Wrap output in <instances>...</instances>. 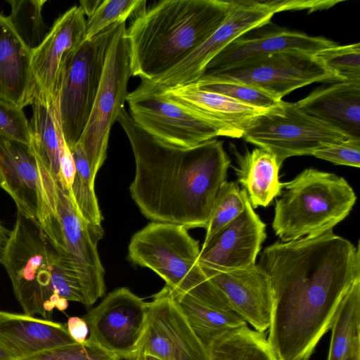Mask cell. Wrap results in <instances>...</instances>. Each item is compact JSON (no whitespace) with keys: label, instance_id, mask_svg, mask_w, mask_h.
I'll list each match as a JSON object with an SVG mask.
<instances>
[{"label":"cell","instance_id":"obj_1","mask_svg":"<svg viewBox=\"0 0 360 360\" xmlns=\"http://www.w3.org/2000/svg\"><path fill=\"white\" fill-rule=\"evenodd\" d=\"M359 245L329 231L276 242L257 264L267 275L272 305L268 342L278 360H309L338 308L360 279Z\"/></svg>","mask_w":360,"mask_h":360},{"label":"cell","instance_id":"obj_2","mask_svg":"<svg viewBox=\"0 0 360 360\" xmlns=\"http://www.w3.org/2000/svg\"><path fill=\"white\" fill-rule=\"evenodd\" d=\"M117 121L134 153L129 190L141 213L155 222L206 229L231 165L223 141L188 148L168 145L139 127L124 108Z\"/></svg>","mask_w":360,"mask_h":360},{"label":"cell","instance_id":"obj_3","mask_svg":"<svg viewBox=\"0 0 360 360\" xmlns=\"http://www.w3.org/2000/svg\"><path fill=\"white\" fill-rule=\"evenodd\" d=\"M233 0H164L126 30L132 76L148 82L173 68L223 23Z\"/></svg>","mask_w":360,"mask_h":360},{"label":"cell","instance_id":"obj_4","mask_svg":"<svg viewBox=\"0 0 360 360\" xmlns=\"http://www.w3.org/2000/svg\"><path fill=\"white\" fill-rule=\"evenodd\" d=\"M1 264L26 315L49 318L55 308L65 311L68 301L88 306L71 262L37 221L19 212L9 233Z\"/></svg>","mask_w":360,"mask_h":360},{"label":"cell","instance_id":"obj_5","mask_svg":"<svg viewBox=\"0 0 360 360\" xmlns=\"http://www.w3.org/2000/svg\"><path fill=\"white\" fill-rule=\"evenodd\" d=\"M272 227L282 242L332 231L349 214L356 196L347 180L314 168L283 183Z\"/></svg>","mask_w":360,"mask_h":360},{"label":"cell","instance_id":"obj_6","mask_svg":"<svg viewBox=\"0 0 360 360\" xmlns=\"http://www.w3.org/2000/svg\"><path fill=\"white\" fill-rule=\"evenodd\" d=\"M44 209L39 223L74 266L82 284L88 306L105 292L104 269L97 244L103 238L101 226L86 222L79 214L68 191L55 182L41 167Z\"/></svg>","mask_w":360,"mask_h":360},{"label":"cell","instance_id":"obj_7","mask_svg":"<svg viewBox=\"0 0 360 360\" xmlns=\"http://www.w3.org/2000/svg\"><path fill=\"white\" fill-rule=\"evenodd\" d=\"M200 251L184 226L153 221L131 237L128 257L156 273L172 292L186 293L207 278L198 263Z\"/></svg>","mask_w":360,"mask_h":360},{"label":"cell","instance_id":"obj_8","mask_svg":"<svg viewBox=\"0 0 360 360\" xmlns=\"http://www.w3.org/2000/svg\"><path fill=\"white\" fill-rule=\"evenodd\" d=\"M119 23L84 40L65 70L57 107L63 138L70 150L79 143L88 122L108 50Z\"/></svg>","mask_w":360,"mask_h":360},{"label":"cell","instance_id":"obj_9","mask_svg":"<svg viewBox=\"0 0 360 360\" xmlns=\"http://www.w3.org/2000/svg\"><path fill=\"white\" fill-rule=\"evenodd\" d=\"M126 30V22H120L108 50L90 117L79 141L95 177L106 159L111 128L129 94L127 85L132 75Z\"/></svg>","mask_w":360,"mask_h":360},{"label":"cell","instance_id":"obj_10","mask_svg":"<svg viewBox=\"0 0 360 360\" xmlns=\"http://www.w3.org/2000/svg\"><path fill=\"white\" fill-rule=\"evenodd\" d=\"M286 11H289L288 0H233L223 23L201 45L167 72L141 83L158 91L193 84L204 75L209 63L231 42L266 25L274 14Z\"/></svg>","mask_w":360,"mask_h":360},{"label":"cell","instance_id":"obj_11","mask_svg":"<svg viewBox=\"0 0 360 360\" xmlns=\"http://www.w3.org/2000/svg\"><path fill=\"white\" fill-rule=\"evenodd\" d=\"M243 138L273 154L279 166L290 157L312 155L321 148L348 139L301 111L295 103L283 100L257 117Z\"/></svg>","mask_w":360,"mask_h":360},{"label":"cell","instance_id":"obj_12","mask_svg":"<svg viewBox=\"0 0 360 360\" xmlns=\"http://www.w3.org/2000/svg\"><path fill=\"white\" fill-rule=\"evenodd\" d=\"M126 101L134 122L168 145L188 148L217 136H226L216 122L141 83L128 94Z\"/></svg>","mask_w":360,"mask_h":360},{"label":"cell","instance_id":"obj_13","mask_svg":"<svg viewBox=\"0 0 360 360\" xmlns=\"http://www.w3.org/2000/svg\"><path fill=\"white\" fill-rule=\"evenodd\" d=\"M199 80L242 83L259 89L278 101L291 91L314 82H340L314 55L297 50L276 52L204 75Z\"/></svg>","mask_w":360,"mask_h":360},{"label":"cell","instance_id":"obj_14","mask_svg":"<svg viewBox=\"0 0 360 360\" xmlns=\"http://www.w3.org/2000/svg\"><path fill=\"white\" fill-rule=\"evenodd\" d=\"M148 306L127 288L112 291L82 317L88 338L120 359L132 360L146 333Z\"/></svg>","mask_w":360,"mask_h":360},{"label":"cell","instance_id":"obj_15","mask_svg":"<svg viewBox=\"0 0 360 360\" xmlns=\"http://www.w3.org/2000/svg\"><path fill=\"white\" fill-rule=\"evenodd\" d=\"M142 342L146 355L159 360H209L166 285L148 302Z\"/></svg>","mask_w":360,"mask_h":360},{"label":"cell","instance_id":"obj_16","mask_svg":"<svg viewBox=\"0 0 360 360\" xmlns=\"http://www.w3.org/2000/svg\"><path fill=\"white\" fill-rule=\"evenodd\" d=\"M266 224L248 197L240 214L202 244L198 263L207 276L251 267L266 238Z\"/></svg>","mask_w":360,"mask_h":360},{"label":"cell","instance_id":"obj_17","mask_svg":"<svg viewBox=\"0 0 360 360\" xmlns=\"http://www.w3.org/2000/svg\"><path fill=\"white\" fill-rule=\"evenodd\" d=\"M85 15L74 6L58 18L41 44L32 51L31 70L35 93L57 101L68 63L84 41Z\"/></svg>","mask_w":360,"mask_h":360},{"label":"cell","instance_id":"obj_18","mask_svg":"<svg viewBox=\"0 0 360 360\" xmlns=\"http://www.w3.org/2000/svg\"><path fill=\"white\" fill-rule=\"evenodd\" d=\"M0 186L18 212L40 222L44 209L41 167L29 144L0 136Z\"/></svg>","mask_w":360,"mask_h":360},{"label":"cell","instance_id":"obj_19","mask_svg":"<svg viewBox=\"0 0 360 360\" xmlns=\"http://www.w3.org/2000/svg\"><path fill=\"white\" fill-rule=\"evenodd\" d=\"M171 293L207 351L216 339L247 324L208 278L186 293Z\"/></svg>","mask_w":360,"mask_h":360},{"label":"cell","instance_id":"obj_20","mask_svg":"<svg viewBox=\"0 0 360 360\" xmlns=\"http://www.w3.org/2000/svg\"><path fill=\"white\" fill-rule=\"evenodd\" d=\"M245 34L222 49L207 65L204 75L247 63L276 52L297 50L315 55L337 45L323 37H312L288 30L280 29L252 37Z\"/></svg>","mask_w":360,"mask_h":360},{"label":"cell","instance_id":"obj_21","mask_svg":"<svg viewBox=\"0 0 360 360\" xmlns=\"http://www.w3.org/2000/svg\"><path fill=\"white\" fill-rule=\"evenodd\" d=\"M207 276L246 323L258 332L269 329L272 305L271 285L267 275L257 264Z\"/></svg>","mask_w":360,"mask_h":360},{"label":"cell","instance_id":"obj_22","mask_svg":"<svg viewBox=\"0 0 360 360\" xmlns=\"http://www.w3.org/2000/svg\"><path fill=\"white\" fill-rule=\"evenodd\" d=\"M295 104L347 139L360 140V81L338 82L317 88Z\"/></svg>","mask_w":360,"mask_h":360},{"label":"cell","instance_id":"obj_23","mask_svg":"<svg viewBox=\"0 0 360 360\" xmlns=\"http://www.w3.org/2000/svg\"><path fill=\"white\" fill-rule=\"evenodd\" d=\"M0 342L18 360L75 342L65 323L0 311Z\"/></svg>","mask_w":360,"mask_h":360},{"label":"cell","instance_id":"obj_24","mask_svg":"<svg viewBox=\"0 0 360 360\" xmlns=\"http://www.w3.org/2000/svg\"><path fill=\"white\" fill-rule=\"evenodd\" d=\"M160 92L216 122L224 129L226 136L231 138L243 137L252 122L269 110L243 104L195 84Z\"/></svg>","mask_w":360,"mask_h":360},{"label":"cell","instance_id":"obj_25","mask_svg":"<svg viewBox=\"0 0 360 360\" xmlns=\"http://www.w3.org/2000/svg\"><path fill=\"white\" fill-rule=\"evenodd\" d=\"M31 58L32 51L0 13V98L22 109L35 94Z\"/></svg>","mask_w":360,"mask_h":360},{"label":"cell","instance_id":"obj_26","mask_svg":"<svg viewBox=\"0 0 360 360\" xmlns=\"http://www.w3.org/2000/svg\"><path fill=\"white\" fill-rule=\"evenodd\" d=\"M31 105L30 146L39 162L58 184L60 155L66 143L60 124L57 101L46 94L36 92Z\"/></svg>","mask_w":360,"mask_h":360},{"label":"cell","instance_id":"obj_27","mask_svg":"<svg viewBox=\"0 0 360 360\" xmlns=\"http://www.w3.org/2000/svg\"><path fill=\"white\" fill-rule=\"evenodd\" d=\"M238 167L235 168L238 182L248 194L253 208L266 207L281 195L283 183L279 181L276 157L267 150L256 148L240 154L234 150Z\"/></svg>","mask_w":360,"mask_h":360},{"label":"cell","instance_id":"obj_28","mask_svg":"<svg viewBox=\"0 0 360 360\" xmlns=\"http://www.w3.org/2000/svg\"><path fill=\"white\" fill-rule=\"evenodd\" d=\"M207 352L209 360H278L266 334L247 324L216 339Z\"/></svg>","mask_w":360,"mask_h":360},{"label":"cell","instance_id":"obj_29","mask_svg":"<svg viewBox=\"0 0 360 360\" xmlns=\"http://www.w3.org/2000/svg\"><path fill=\"white\" fill-rule=\"evenodd\" d=\"M328 360H345L360 341V279L342 300L333 319Z\"/></svg>","mask_w":360,"mask_h":360},{"label":"cell","instance_id":"obj_30","mask_svg":"<svg viewBox=\"0 0 360 360\" xmlns=\"http://www.w3.org/2000/svg\"><path fill=\"white\" fill-rule=\"evenodd\" d=\"M70 150L75 174L69 194L79 214L86 222L101 226L103 217L94 191L95 176L84 150L79 143Z\"/></svg>","mask_w":360,"mask_h":360},{"label":"cell","instance_id":"obj_31","mask_svg":"<svg viewBox=\"0 0 360 360\" xmlns=\"http://www.w3.org/2000/svg\"><path fill=\"white\" fill-rule=\"evenodd\" d=\"M86 20L84 40H88L106 28L127 19L135 11H141L145 0H83L80 1Z\"/></svg>","mask_w":360,"mask_h":360},{"label":"cell","instance_id":"obj_32","mask_svg":"<svg viewBox=\"0 0 360 360\" xmlns=\"http://www.w3.org/2000/svg\"><path fill=\"white\" fill-rule=\"evenodd\" d=\"M11 11L7 19L13 28L32 51L37 48L49 29L41 15L46 0H8Z\"/></svg>","mask_w":360,"mask_h":360},{"label":"cell","instance_id":"obj_33","mask_svg":"<svg viewBox=\"0 0 360 360\" xmlns=\"http://www.w3.org/2000/svg\"><path fill=\"white\" fill-rule=\"evenodd\" d=\"M247 196L246 191L240 189L237 183L226 181L224 183L212 210L203 243L240 214Z\"/></svg>","mask_w":360,"mask_h":360},{"label":"cell","instance_id":"obj_34","mask_svg":"<svg viewBox=\"0 0 360 360\" xmlns=\"http://www.w3.org/2000/svg\"><path fill=\"white\" fill-rule=\"evenodd\" d=\"M315 58L340 82L360 81V44L335 46L323 49Z\"/></svg>","mask_w":360,"mask_h":360},{"label":"cell","instance_id":"obj_35","mask_svg":"<svg viewBox=\"0 0 360 360\" xmlns=\"http://www.w3.org/2000/svg\"><path fill=\"white\" fill-rule=\"evenodd\" d=\"M193 84L202 89L226 96L259 109L272 108L282 101L276 99L259 89L242 83L199 80Z\"/></svg>","mask_w":360,"mask_h":360},{"label":"cell","instance_id":"obj_36","mask_svg":"<svg viewBox=\"0 0 360 360\" xmlns=\"http://www.w3.org/2000/svg\"><path fill=\"white\" fill-rule=\"evenodd\" d=\"M18 360H121L87 338L83 343L75 342L43 351Z\"/></svg>","mask_w":360,"mask_h":360},{"label":"cell","instance_id":"obj_37","mask_svg":"<svg viewBox=\"0 0 360 360\" xmlns=\"http://www.w3.org/2000/svg\"><path fill=\"white\" fill-rule=\"evenodd\" d=\"M0 136L31 144L30 124L23 109L1 98Z\"/></svg>","mask_w":360,"mask_h":360},{"label":"cell","instance_id":"obj_38","mask_svg":"<svg viewBox=\"0 0 360 360\" xmlns=\"http://www.w3.org/2000/svg\"><path fill=\"white\" fill-rule=\"evenodd\" d=\"M312 155L335 165L359 167L360 140L348 139L321 148L314 151Z\"/></svg>","mask_w":360,"mask_h":360},{"label":"cell","instance_id":"obj_39","mask_svg":"<svg viewBox=\"0 0 360 360\" xmlns=\"http://www.w3.org/2000/svg\"><path fill=\"white\" fill-rule=\"evenodd\" d=\"M65 325L69 335L75 342L83 343L87 340L89 330L83 318L69 317Z\"/></svg>","mask_w":360,"mask_h":360},{"label":"cell","instance_id":"obj_40","mask_svg":"<svg viewBox=\"0 0 360 360\" xmlns=\"http://www.w3.org/2000/svg\"><path fill=\"white\" fill-rule=\"evenodd\" d=\"M10 231L0 223V263H1L3 253L6 247Z\"/></svg>","mask_w":360,"mask_h":360},{"label":"cell","instance_id":"obj_41","mask_svg":"<svg viewBox=\"0 0 360 360\" xmlns=\"http://www.w3.org/2000/svg\"><path fill=\"white\" fill-rule=\"evenodd\" d=\"M345 360H360V341H358Z\"/></svg>","mask_w":360,"mask_h":360},{"label":"cell","instance_id":"obj_42","mask_svg":"<svg viewBox=\"0 0 360 360\" xmlns=\"http://www.w3.org/2000/svg\"><path fill=\"white\" fill-rule=\"evenodd\" d=\"M0 360H16L8 349L0 342Z\"/></svg>","mask_w":360,"mask_h":360},{"label":"cell","instance_id":"obj_43","mask_svg":"<svg viewBox=\"0 0 360 360\" xmlns=\"http://www.w3.org/2000/svg\"><path fill=\"white\" fill-rule=\"evenodd\" d=\"M132 360H149L148 356L146 355V354L144 353L143 348V342L141 343L137 354Z\"/></svg>","mask_w":360,"mask_h":360},{"label":"cell","instance_id":"obj_44","mask_svg":"<svg viewBox=\"0 0 360 360\" xmlns=\"http://www.w3.org/2000/svg\"><path fill=\"white\" fill-rule=\"evenodd\" d=\"M148 358H149V360H159V359H158L156 358H154V357L148 356Z\"/></svg>","mask_w":360,"mask_h":360}]
</instances>
